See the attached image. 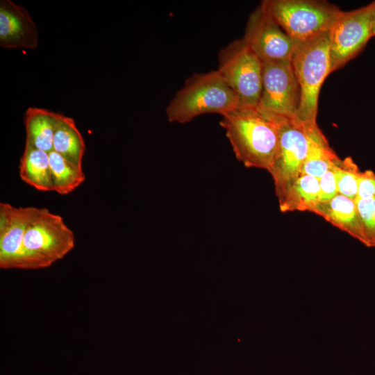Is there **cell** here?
<instances>
[{
    "label": "cell",
    "mask_w": 375,
    "mask_h": 375,
    "mask_svg": "<svg viewBox=\"0 0 375 375\" xmlns=\"http://www.w3.org/2000/svg\"><path fill=\"white\" fill-rule=\"evenodd\" d=\"M243 39L262 62L292 61L297 45L260 5L249 15Z\"/></svg>",
    "instance_id": "cell-10"
},
{
    "label": "cell",
    "mask_w": 375,
    "mask_h": 375,
    "mask_svg": "<svg viewBox=\"0 0 375 375\" xmlns=\"http://www.w3.org/2000/svg\"><path fill=\"white\" fill-rule=\"evenodd\" d=\"M40 208L15 207L0 203V268L24 269L23 243L26 230Z\"/></svg>",
    "instance_id": "cell-11"
},
{
    "label": "cell",
    "mask_w": 375,
    "mask_h": 375,
    "mask_svg": "<svg viewBox=\"0 0 375 375\" xmlns=\"http://www.w3.org/2000/svg\"><path fill=\"white\" fill-rule=\"evenodd\" d=\"M371 35L372 38L375 36V8L372 17Z\"/></svg>",
    "instance_id": "cell-24"
},
{
    "label": "cell",
    "mask_w": 375,
    "mask_h": 375,
    "mask_svg": "<svg viewBox=\"0 0 375 375\" xmlns=\"http://www.w3.org/2000/svg\"><path fill=\"white\" fill-rule=\"evenodd\" d=\"M260 5L297 43L329 31L343 12L326 1L265 0Z\"/></svg>",
    "instance_id": "cell-5"
},
{
    "label": "cell",
    "mask_w": 375,
    "mask_h": 375,
    "mask_svg": "<svg viewBox=\"0 0 375 375\" xmlns=\"http://www.w3.org/2000/svg\"><path fill=\"white\" fill-rule=\"evenodd\" d=\"M291 62L301 92L297 118L309 128H319V94L323 82L331 73L329 31L297 43Z\"/></svg>",
    "instance_id": "cell-3"
},
{
    "label": "cell",
    "mask_w": 375,
    "mask_h": 375,
    "mask_svg": "<svg viewBox=\"0 0 375 375\" xmlns=\"http://www.w3.org/2000/svg\"><path fill=\"white\" fill-rule=\"evenodd\" d=\"M265 117L276 124L278 132V147L269 172L273 178L275 193L279 202L301 175L311 134L320 128H309L297 117Z\"/></svg>",
    "instance_id": "cell-6"
},
{
    "label": "cell",
    "mask_w": 375,
    "mask_h": 375,
    "mask_svg": "<svg viewBox=\"0 0 375 375\" xmlns=\"http://www.w3.org/2000/svg\"><path fill=\"white\" fill-rule=\"evenodd\" d=\"M75 240L74 232L60 215L39 208L24 234V269L50 267L74 248Z\"/></svg>",
    "instance_id": "cell-4"
},
{
    "label": "cell",
    "mask_w": 375,
    "mask_h": 375,
    "mask_svg": "<svg viewBox=\"0 0 375 375\" xmlns=\"http://www.w3.org/2000/svg\"><path fill=\"white\" fill-rule=\"evenodd\" d=\"M362 221L364 243L367 247H375V198L356 200Z\"/></svg>",
    "instance_id": "cell-21"
},
{
    "label": "cell",
    "mask_w": 375,
    "mask_h": 375,
    "mask_svg": "<svg viewBox=\"0 0 375 375\" xmlns=\"http://www.w3.org/2000/svg\"><path fill=\"white\" fill-rule=\"evenodd\" d=\"M338 194L356 200L360 170L351 157L341 159L334 166Z\"/></svg>",
    "instance_id": "cell-20"
},
{
    "label": "cell",
    "mask_w": 375,
    "mask_h": 375,
    "mask_svg": "<svg viewBox=\"0 0 375 375\" xmlns=\"http://www.w3.org/2000/svg\"><path fill=\"white\" fill-rule=\"evenodd\" d=\"M61 114L44 108H28L24 115L26 142L47 153L53 151V140Z\"/></svg>",
    "instance_id": "cell-15"
},
{
    "label": "cell",
    "mask_w": 375,
    "mask_h": 375,
    "mask_svg": "<svg viewBox=\"0 0 375 375\" xmlns=\"http://www.w3.org/2000/svg\"><path fill=\"white\" fill-rule=\"evenodd\" d=\"M334 166L319 179V202L329 201L338 194Z\"/></svg>",
    "instance_id": "cell-22"
},
{
    "label": "cell",
    "mask_w": 375,
    "mask_h": 375,
    "mask_svg": "<svg viewBox=\"0 0 375 375\" xmlns=\"http://www.w3.org/2000/svg\"><path fill=\"white\" fill-rule=\"evenodd\" d=\"M262 63V90L257 110L264 116L297 117L301 92L292 62Z\"/></svg>",
    "instance_id": "cell-8"
},
{
    "label": "cell",
    "mask_w": 375,
    "mask_h": 375,
    "mask_svg": "<svg viewBox=\"0 0 375 375\" xmlns=\"http://www.w3.org/2000/svg\"><path fill=\"white\" fill-rule=\"evenodd\" d=\"M236 158L246 167L270 171L278 143L276 124L256 108H237L222 115Z\"/></svg>",
    "instance_id": "cell-1"
},
{
    "label": "cell",
    "mask_w": 375,
    "mask_h": 375,
    "mask_svg": "<svg viewBox=\"0 0 375 375\" xmlns=\"http://www.w3.org/2000/svg\"><path fill=\"white\" fill-rule=\"evenodd\" d=\"M262 65L243 38L219 51L217 70L236 94L238 108H256L262 90Z\"/></svg>",
    "instance_id": "cell-7"
},
{
    "label": "cell",
    "mask_w": 375,
    "mask_h": 375,
    "mask_svg": "<svg viewBox=\"0 0 375 375\" xmlns=\"http://www.w3.org/2000/svg\"><path fill=\"white\" fill-rule=\"evenodd\" d=\"M311 212L364 243L362 224L356 200L338 194L329 201L319 202Z\"/></svg>",
    "instance_id": "cell-13"
},
{
    "label": "cell",
    "mask_w": 375,
    "mask_h": 375,
    "mask_svg": "<svg viewBox=\"0 0 375 375\" xmlns=\"http://www.w3.org/2000/svg\"><path fill=\"white\" fill-rule=\"evenodd\" d=\"M369 198H375V173L369 169L360 171L356 199Z\"/></svg>",
    "instance_id": "cell-23"
},
{
    "label": "cell",
    "mask_w": 375,
    "mask_h": 375,
    "mask_svg": "<svg viewBox=\"0 0 375 375\" xmlns=\"http://www.w3.org/2000/svg\"><path fill=\"white\" fill-rule=\"evenodd\" d=\"M38 44V28L28 10L10 0H1L0 46L33 49Z\"/></svg>",
    "instance_id": "cell-12"
},
{
    "label": "cell",
    "mask_w": 375,
    "mask_h": 375,
    "mask_svg": "<svg viewBox=\"0 0 375 375\" xmlns=\"http://www.w3.org/2000/svg\"><path fill=\"white\" fill-rule=\"evenodd\" d=\"M49 153L26 142L20 159V178L39 191H53Z\"/></svg>",
    "instance_id": "cell-14"
},
{
    "label": "cell",
    "mask_w": 375,
    "mask_h": 375,
    "mask_svg": "<svg viewBox=\"0 0 375 375\" xmlns=\"http://www.w3.org/2000/svg\"><path fill=\"white\" fill-rule=\"evenodd\" d=\"M53 151L74 165L82 168L85 144L75 121L72 117L60 115L54 133Z\"/></svg>",
    "instance_id": "cell-16"
},
{
    "label": "cell",
    "mask_w": 375,
    "mask_h": 375,
    "mask_svg": "<svg viewBox=\"0 0 375 375\" xmlns=\"http://www.w3.org/2000/svg\"><path fill=\"white\" fill-rule=\"evenodd\" d=\"M339 159L329 146L321 129L314 131L310 136L309 149L302 166L301 175L306 174L319 179Z\"/></svg>",
    "instance_id": "cell-18"
},
{
    "label": "cell",
    "mask_w": 375,
    "mask_h": 375,
    "mask_svg": "<svg viewBox=\"0 0 375 375\" xmlns=\"http://www.w3.org/2000/svg\"><path fill=\"white\" fill-rule=\"evenodd\" d=\"M375 1L343 12L329 30L331 72L342 67L366 46L371 35Z\"/></svg>",
    "instance_id": "cell-9"
},
{
    "label": "cell",
    "mask_w": 375,
    "mask_h": 375,
    "mask_svg": "<svg viewBox=\"0 0 375 375\" xmlns=\"http://www.w3.org/2000/svg\"><path fill=\"white\" fill-rule=\"evenodd\" d=\"M239 106L238 98L217 70L190 76L166 108L170 122L184 124L207 114H223Z\"/></svg>",
    "instance_id": "cell-2"
},
{
    "label": "cell",
    "mask_w": 375,
    "mask_h": 375,
    "mask_svg": "<svg viewBox=\"0 0 375 375\" xmlns=\"http://www.w3.org/2000/svg\"><path fill=\"white\" fill-rule=\"evenodd\" d=\"M49 154L53 191L61 195L68 194L85 181L83 168L74 165L54 151Z\"/></svg>",
    "instance_id": "cell-19"
},
{
    "label": "cell",
    "mask_w": 375,
    "mask_h": 375,
    "mask_svg": "<svg viewBox=\"0 0 375 375\" xmlns=\"http://www.w3.org/2000/svg\"><path fill=\"white\" fill-rule=\"evenodd\" d=\"M319 202V179L302 174L292 185L278 202L281 212H312Z\"/></svg>",
    "instance_id": "cell-17"
}]
</instances>
